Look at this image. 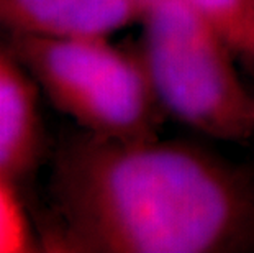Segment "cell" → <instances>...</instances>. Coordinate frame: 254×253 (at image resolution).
Masks as SVG:
<instances>
[{
	"label": "cell",
	"mask_w": 254,
	"mask_h": 253,
	"mask_svg": "<svg viewBox=\"0 0 254 253\" xmlns=\"http://www.w3.org/2000/svg\"><path fill=\"white\" fill-rule=\"evenodd\" d=\"M48 245L84 253H226L254 242V181L205 148L84 132L51 176Z\"/></svg>",
	"instance_id": "6da1fadb"
},
{
	"label": "cell",
	"mask_w": 254,
	"mask_h": 253,
	"mask_svg": "<svg viewBox=\"0 0 254 253\" xmlns=\"http://www.w3.org/2000/svg\"><path fill=\"white\" fill-rule=\"evenodd\" d=\"M136 51L164 114L205 137H254V92L235 50L181 0H146Z\"/></svg>",
	"instance_id": "7a4b0ae2"
},
{
	"label": "cell",
	"mask_w": 254,
	"mask_h": 253,
	"mask_svg": "<svg viewBox=\"0 0 254 253\" xmlns=\"http://www.w3.org/2000/svg\"><path fill=\"white\" fill-rule=\"evenodd\" d=\"M146 0H143V3ZM200 15L238 56L254 61V0H181Z\"/></svg>",
	"instance_id": "8992f818"
},
{
	"label": "cell",
	"mask_w": 254,
	"mask_h": 253,
	"mask_svg": "<svg viewBox=\"0 0 254 253\" xmlns=\"http://www.w3.org/2000/svg\"><path fill=\"white\" fill-rule=\"evenodd\" d=\"M143 0H0V31L38 38H112L141 20Z\"/></svg>",
	"instance_id": "277c9868"
},
{
	"label": "cell",
	"mask_w": 254,
	"mask_h": 253,
	"mask_svg": "<svg viewBox=\"0 0 254 253\" xmlns=\"http://www.w3.org/2000/svg\"><path fill=\"white\" fill-rule=\"evenodd\" d=\"M40 87L8 45L0 43V186L18 181L43 152Z\"/></svg>",
	"instance_id": "5b68a950"
},
{
	"label": "cell",
	"mask_w": 254,
	"mask_h": 253,
	"mask_svg": "<svg viewBox=\"0 0 254 253\" xmlns=\"http://www.w3.org/2000/svg\"><path fill=\"white\" fill-rule=\"evenodd\" d=\"M7 45L51 104L94 135L158 137L159 105L136 48L110 38H38L8 35Z\"/></svg>",
	"instance_id": "3957f363"
}]
</instances>
